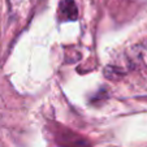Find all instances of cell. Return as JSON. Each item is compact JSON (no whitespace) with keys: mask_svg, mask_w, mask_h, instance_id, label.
<instances>
[{"mask_svg":"<svg viewBox=\"0 0 147 147\" xmlns=\"http://www.w3.org/2000/svg\"><path fill=\"white\" fill-rule=\"evenodd\" d=\"M59 20L63 22L76 21L78 18V8L74 0H63L59 5Z\"/></svg>","mask_w":147,"mask_h":147,"instance_id":"cell-1","label":"cell"}]
</instances>
